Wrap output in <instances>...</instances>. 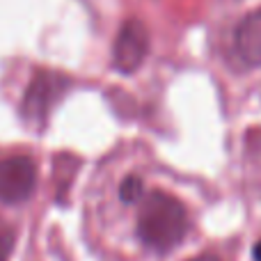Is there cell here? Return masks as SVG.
<instances>
[{
    "instance_id": "1",
    "label": "cell",
    "mask_w": 261,
    "mask_h": 261,
    "mask_svg": "<svg viewBox=\"0 0 261 261\" xmlns=\"http://www.w3.org/2000/svg\"><path fill=\"white\" fill-rule=\"evenodd\" d=\"M188 211L174 195L151 190L142 199L138 216V239L156 252H170L188 234Z\"/></svg>"
},
{
    "instance_id": "2",
    "label": "cell",
    "mask_w": 261,
    "mask_h": 261,
    "mask_svg": "<svg viewBox=\"0 0 261 261\" xmlns=\"http://www.w3.org/2000/svg\"><path fill=\"white\" fill-rule=\"evenodd\" d=\"M69 81L62 73L53 71H37L28 85L21 101V117L30 126H41L48 119L53 106L67 94Z\"/></svg>"
},
{
    "instance_id": "3",
    "label": "cell",
    "mask_w": 261,
    "mask_h": 261,
    "mask_svg": "<svg viewBox=\"0 0 261 261\" xmlns=\"http://www.w3.org/2000/svg\"><path fill=\"white\" fill-rule=\"evenodd\" d=\"M37 188V163L30 156L0 158V204H23Z\"/></svg>"
},
{
    "instance_id": "4",
    "label": "cell",
    "mask_w": 261,
    "mask_h": 261,
    "mask_svg": "<svg viewBox=\"0 0 261 261\" xmlns=\"http://www.w3.org/2000/svg\"><path fill=\"white\" fill-rule=\"evenodd\" d=\"M149 53V32L138 18L122 23L113 44V67L119 73H133Z\"/></svg>"
},
{
    "instance_id": "5",
    "label": "cell",
    "mask_w": 261,
    "mask_h": 261,
    "mask_svg": "<svg viewBox=\"0 0 261 261\" xmlns=\"http://www.w3.org/2000/svg\"><path fill=\"white\" fill-rule=\"evenodd\" d=\"M234 55L248 69L261 67V7L239 21L234 30Z\"/></svg>"
},
{
    "instance_id": "6",
    "label": "cell",
    "mask_w": 261,
    "mask_h": 261,
    "mask_svg": "<svg viewBox=\"0 0 261 261\" xmlns=\"http://www.w3.org/2000/svg\"><path fill=\"white\" fill-rule=\"evenodd\" d=\"M142 195H144V184L135 174H128L119 184V199L124 204H135L138 199H142Z\"/></svg>"
},
{
    "instance_id": "7",
    "label": "cell",
    "mask_w": 261,
    "mask_h": 261,
    "mask_svg": "<svg viewBox=\"0 0 261 261\" xmlns=\"http://www.w3.org/2000/svg\"><path fill=\"white\" fill-rule=\"evenodd\" d=\"M14 248V236L9 231L0 229V261H7L9 259V252Z\"/></svg>"
},
{
    "instance_id": "8",
    "label": "cell",
    "mask_w": 261,
    "mask_h": 261,
    "mask_svg": "<svg viewBox=\"0 0 261 261\" xmlns=\"http://www.w3.org/2000/svg\"><path fill=\"white\" fill-rule=\"evenodd\" d=\"M252 261H261V241L252 248Z\"/></svg>"
},
{
    "instance_id": "9",
    "label": "cell",
    "mask_w": 261,
    "mask_h": 261,
    "mask_svg": "<svg viewBox=\"0 0 261 261\" xmlns=\"http://www.w3.org/2000/svg\"><path fill=\"white\" fill-rule=\"evenodd\" d=\"M190 261H220L218 257H213V254H199V257L190 259Z\"/></svg>"
}]
</instances>
